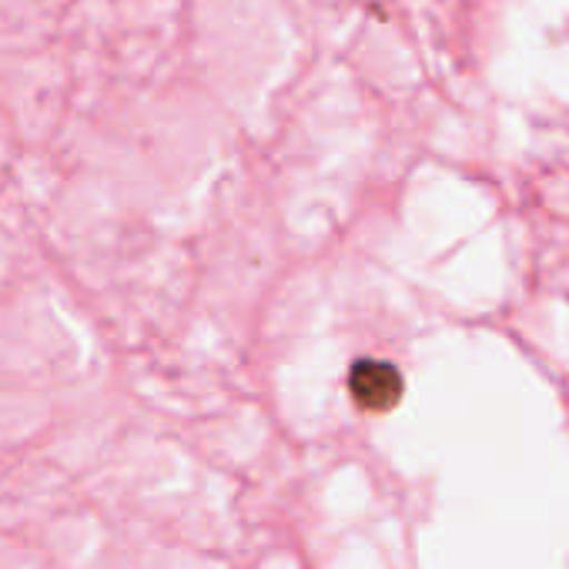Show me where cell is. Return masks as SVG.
Listing matches in <instances>:
<instances>
[{"mask_svg": "<svg viewBox=\"0 0 569 569\" xmlns=\"http://www.w3.org/2000/svg\"><path fill=\"white\" fill-rule=\"evenodd\" d=\"M349 389L356 402L369 412H386L399 402L402 396V379L389 362H359L352 369Z\"/></svg>", "mask_w": 569, "mask_h": 569, "instance_id": "6da1fadb", "label": "cell"}]
</instances>
